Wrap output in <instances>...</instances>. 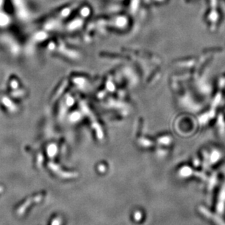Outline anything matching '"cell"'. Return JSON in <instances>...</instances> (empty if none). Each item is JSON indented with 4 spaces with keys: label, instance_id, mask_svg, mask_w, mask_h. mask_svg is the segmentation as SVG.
<instances>
[]
</instances>
